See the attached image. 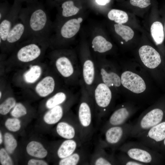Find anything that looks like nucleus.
Wrapping results in <instances>:
<instances>
[{
  "mask_svg": "<svg viewBox=\"0 0 165 165\" xmlns=\"http://www.w3.org/2000/svg\"><path fill=\"white\" fill-rule=\"evenodd\" d=\"M27 4L21 8L19 19L25 25L29 37L49 40L52 26L44 7L38 0Z\"/></svg>",
  "mask_w": 165,
  "mask_h": 165,
  "instance_id": "obj_1",
  "label": "nucleus"
},
{
  "mask_svg": "<svg viewBox=\"0 0 165 165\" xmlns=\"http://www.w3.org/2000/svg\"><path fill=\"white\" fill-rule=\"evenodd\" d=\"M80 96L76 116L80 131L82 145L90 141L94 131L93 118L95 110L93 98L82 84L80 82Z\"/></svg>",
  "mask_w": 165,
  "mask_h": 165,
  "instance_id": "obj_2",
  "label": "nucleus"
},
{
  "mask_svg": "<svg viewBox=\"0 0 165 165\" xmlns=\"http://www.w3.org/2000/svg\"><path fill=\"white\" fill-rule=\"evenodd\" d=\"M115 93L103 82L98 75L91 97L95 110V117L98 123L107 116L112 108Z\"/></svg>",
  "mask_w": 165,
  "mask_h": 165,
  "instance_id": "obj_3",
  "label": "nucleus"
},
{
  "mask_svg": "<svg viewBox=\"0 0 165 165\" xmlns=\"http://www.w3.org/2000/svg\"><path fill=\"white\" fill-rule=\"evenodd\" d=\"M55 59L56 69L63 78L72 86L79 85L81 73L79 64L73 54H59Z\"/></svg>",
  "mask_w": 165,
  "mask_h": 165,
  "instance_id": "obj_4",
  "label": "nucleus"
},
{
  "mask_svg": "<svg viewBox=\"0 0 165 165\" xmlns=\"http://www.w3.org/2000/svg\"><path fill=\"white\" fill-rule=\"evenodd\" d=\"M118 149L145 165L154 164L157 162L158 156L156 151L139 141L124 143Z\"/></svg>",
  "mask_w": 165,
  "mask_h": 165,
  "instance_id": "obj_5",
  "label": "nucleus"
},
{
  "mask_svg": "<svg viewBox=\"0 0 165 165\" xmlns=\"http://www.w3.org/2000/svg\"><path fill=\"white\" fill-rule=\"evenodd\" d=\"M133 125L132 124L126 123L109 127L102 133L104 138L99 139L98 144L105 148L118 149L130 137Z\"/></svg>",
  "mask_w": 165,
  "mask_h": 165,
  "instance_id": "obj_6",
  "label": "nucleus"
},
{
  "mask_svg": "<svg viewBox=\"0 0 165 165\" xmlns=\"http://www.w3.org/2000/svg\"><path fill=\"white\" fill-rule=\"evenodd\" d=\"M164 116L162 109L151 106L141 114L133 124L130 137L135 138L141 133L162 122Z\"/></svg>",
  "mask_w": 165,
  "mask_h": 165,
  "instance_id": "obj_7",
  "label": "nucleus"
},
{
  "mask_svg": "<svg viewBox=\"0 0 165 165\" xmlns=\"http://www.w3.org/2000/svg\"><path fill=\"white\" fill-rule=\"evenodd\" d=\"M49 43V40L29 37L25 44L17 50L15 57L19 61L27 63L34 61L41 56L43 46Z\"/></svg>",
  "mask_w": 165,
  "mask_h": 165,
  "instance_id": "obj_8",
  "label": "nucleus"
},
{
  "mask_svg": "<svg viewBox=\"0 0 165 165\" xmlns=\"http://www.w3.org/2000/svg\"><path fill=\"white\" fill-rule=\"evenodd\" d=\"M95 61L98 75L101 81L114 93L118 92L121 86V78L116 67L104 60Z\"/></svg>",
  "mask_w": 165,
  "mask_h": 165,
  "instance_id": "obj_9",
  "label": "nucleus"
},
{
  "mask_svg": "<svg viewBox=\"0 0 165 165\" xmlns=\"http://www.w3.org/2000/svg\"><path fill=\"white\" fill-rule=\"evenodd\" d=\"M136 111V108L131 104L125 103L119 105L113 111L102 127L101 133L110 127L126 123Z\"/></svg>",
  "mask_w": 165,
  "mask_h": 165,
  "instance_id": "obj_10",
  "label": "nucleus"
},
{
  "mask_svg": "<svg viewBox=\"0 0 165 165\" xmlns=\"http://www.w3.org/2000/svg\"><path fill=\"white\" fill-rule=\"evenodd\" d=\"M56 131L58 135L65 139L76 140L81 142L80 129L76 115L72 112H69L65 119L58 123Z\"/></svg>",
  "mask_w": 165,
  "mask_h": 165,
  "instance_id": "obj_11",
  "label": "nucleus"
},
{
  "mask_svg": "<svg viewBox=\"0 0 165 165\" xmlns=\"http://www.w3.org/2000/svg\"><path fill=\"white\" fill-rule=\"evenodd\" d=\"M135 138L139 142L156 151L159 143L165 138V121L141 133Z\"/></svg>",
  "mask_w": 165,
  "mask_h": 165,
  "instance_id": "obj_12",
  "label": "nucleus"
},
{
  "mask_svg": "<svg viewBox=\"0 0 165 165\" xmlns=\"http://www.w3.org/2000/svg\"><path fill=\"white\" fill-rule=\"evenodd\" d=\"M22 2L14 0L8 14L0 22V44L1 47H5L9 33L19 19V13L22 8Z\"/></svg>",
  "mask_w": 165,
  "mask_h": 165,
  "instance_id": "obj_13",
  "label": "nucleus"
},
{
  "mask_svg": "<svg viewBox=\"0 0 165 165\" xmlns=\"http://www.w3.org/2000/svg\"><path fill=\"white\" fill-rule=\"evenodd\" d=\"M121 86L135 94L144 92L146 85L143 78L138 74L129 71L123 72L120 75Z\"/></svg>",
  "mask_w": 165,
  "mask_h": 165,
  "instance_id": "obj_14",
  "label": "nucleus"
},
{
  "mask_svg": "<svg viewBox=\"0 0 165 165\" xmlns=\"http://www.w3.org/2000/svg\"><path fill=\"white\" fill-rule=\"evenodd\" d=\"M138 53L142 63L149 68H155L161 63L160 54L151 46L148 45L142 46L138 50Z\"/></svg>",
  "mask_w": 165,
  "mask_h": 165,
  "instance_id": "obj_15",
  "label": "nucleus"
},
{
  "mask_svg": "<svg viewBox=\"0 0 165 165\" xmlns=\"http://www.w3.org/2000/svg\"><path fill=\"white\" fill-rule=\"evenodd\" d=\"M89 165H119V163L113 153H108L105 148L98 143L94 152L90 155Z\"/></svg>",
  "mask_w": 165,
  "mask_h": 165,
  "instance_id": "obj_16",
  "label": "nucleus"
},
{
  "mask_svg": "<svg viewBox=\"0 0 165 165\" xmlns=\"http://www.w3.org/2000/svg\"><path fill=\"white\" fill-rule=\"evenodd\" d=\"M29 37V34L25 25L19 19L9 33L4 47H11L24 39Z\"/></svg>",
  "mask_w": 165,
  "mask_h": 165,
  "instance_id": "obj_17",
  "label": "nucleus"
},
{
  "mask_svg": "<svg viewBox=\"0 0 165 165\" xmlns=\"http://www.w3.org/2000/svg\"><path fill=\"white\" fill-rule=\"evenodd\" d=\"M88 150L82 145L69 156L60 160V165H89L90 156Z\"/></svg>",
  "mask_w": 165,
  "mask_h": 165,
  "instance_id": "obj_18",
  "label": "nucleus"
},
{
  "mask_svg": "<svg viewBox=\"0 0 165 165\" xmlns=\"http://www.w3.org/2000/svg\"><path fill=\"white\" fill-rule=\"evenodd\" d=\"M82 21V18L79 17L78 19H70L64 22L59 29V38L67 40L73 37L79 31L80 23Z\"/></svg>",
  "mask_w": 165,
  "mask_h": 165,
  "instance_id": "obj_19",
  "label": "nucleus"
},
{
  "mask_svg": "<svg viewBox=\"0 0 165 165\" xmlns=\"http://www.w3.org/2000/svg\"><path fill=\"white\" fill-rule=\"evenodd\" d=\"M82 145L79 141L65 139L60 144L57 149L56 155L57 157L60 160L67 157Z\"/></svg>",
  "mask_w": 165,
  "mask_h": 165,
  "instance_id": "obj_20",
  "label": "nucleus"
},
{
  "mask_svg": "<svg viewBox=\"0 0 165 165\" xmlns=\"http://www.w3.org/2000/svg\"><path fill=\"white\" fill-rule=\"evenodd\" d=\"M56 82L53 77L47 76L43 78L37 85L35 90L40 97H46L52 93L55 90Z\"/></svg>",
  "mask_w": 165,
  "mask_h": 165,
  "instance_id": "obj_21",
  "label": "nucleus"
},
{
  "mask_svg": "<svg viewBox=\"0 0 165 165\" xmlns=\"http://www.w3.org/2000/svg\"><path fill=\"white\" fill-rule=\"evenodd\" d=\"M75 95L70 92L68 93L63 91H58L47 100L46 104V107L50 109L64 103Z\"/></svg>",
  "mask_w": 165,
  "mask_h": 165,
  "instance_id": "obj_22",
  "label": "nucleus"
},
{
  "mask_svg": "<svg viewBox=\"0 0 165 165\" xmlns=\"http://www.w3.org/2000/svg\"><path fill=\"white\" fill-rule=\"evenodd\" d=\"M91 47L94 52L101 54L110 50L112 49L113 45L103 37L98 35L93 39Z\"/></svg>",
  "mask_w": 165,
  "mask_h": 165,
  "instance_id": "obj_23",
  "label": "nucleus"
},
{
  "mask_svg": "<svg viewBox=\"0 0 165 165\" xmlns=\"http://www.w3.org/2000/svg\"><path fill=\"white\" fill-rule=\"evenodd\" d=\"M150 32L152 38L156 45H160L163 43L165 33L161 22L159 21L153 22L150 26Z\"/></svg>",
  "mask_w": 165,
  "mask_h": 165,
  "instance_id": "obj_24",
  "label": "nucleus"
},
{
  "mask_svg": "<svg viewBox=\"0 0 165 165\" xmlns=\"http://www.w3.org/2000/svg\"><path fill=\"white\" fill-rule=\"evenodd\" d=\"M26 151L30 156L39 158H44L47 154V151L42 144L36 141L30 142L27 146Z\"/></svg>",
  "mask_w": 165,
  "mask_h": 165,
  "instance_id": "obj_25",
  "label": "nucleus"
},
{
  "mask_svg": "<svg viewBox=\"0 0 165 165\" xmlns=\"http://www.w3.org/2000/svg\"><path fill=\"white\" fill-rule=\"evenodd\" d=\"M115 31L126 42L132 40L134 35V32L129 26L124 24H116L114 25Z\"/></svg>",
  "mask_w": 165,
  "mask_h": 165,
  "instance_id": "obj_26",
  "label": "nucleus"
},
{
  "mask_svg": "<svg viewBox=\"0 0 165 165\" xmlns=\"http://www.w3.org/2000/svg\"><path fill=\"white\" fill-rule=\"evenodd\" d=\"M108 17L110 20L118 24H124L127 22L129 16L125 11L117 9H112L108 13Z\"/></svg>",
  "mask_w": 165,
  "mask_h": 165,
  "instance_id": "obj_27",
  "label": "nucleus"
},
{
  "mask_svg": "<svg viewBox=\"0 0 165 165\" xmlns=\"http://www.w3.org/2000/svg\"><path fill=\"white\" fill-rule=\"evenodd\" d=\"M42 72L41 68L39 66L33 65L24 74V79L27 83H33L39 78Z\"/></svg>",
  "mask_w": 165,
  "mask_h": 165,
  "instance_id": "obj_28",
  "label": "nucleus"
},
{
  "mask_svg": "<svg viewBox=\"0 0 165 165\" xmlns=\"http://www.w3.org/2000/svg\"><path fill=\"white\" fill-rule=\"evenodd\" d=\"M61 15L64 18H68L74 16L78 13L79 9L74 5L72 1H66L61 6Z\"/></svg>",
  "mask_w": 165,
  "mask_h": 165,
  "instance_id": "obj_29",
  "label": "nucleus"
},
{
  "mask_svg": "<svg viewBox=\"0 0 165 165\" xmlns=\"http://www.w3.org/2000/svg\"><path fill=\"white\" fill-rule=\"evenodd\" d=\"M4 143L6 150L9 154H12L17 146L16 140L11 134L6 133L4 135Z\"/></svg>",
  "mask_w": 165,
  "mask_h": 165,
  "instance_id": "obj_30",
  "label": "nucleus"
},
{
  "mask_svg": "<svg viewBox=\"0 0 165 165\" xmlns=\"http://www.w3.org/2000/svg\"><path fill=\"white\" fill-rule=\"evenodd\" d=\"M120 152L116 156L119 165H145L144 164L131 158L125 153Z\"/></svg>",
  "mask_w": 165,
  "mask_h": 165,
  "instance_id": "obj_31",
  "label": "nucleus"
},
{
  "mask_svg": "<svg viewBox=\"0 0 165 165\" xmlns=\"http://www.w3.org/2000/svg\"><path fill=\"white\" fill-rule=\"evenodd\" d=\"M15 98L10 97L7 98L0 105V113L2 115L7 114L16 105Z\"/></svg>",
  "mask_w": 165,
  "mask_h": 165,
  "instance_id": "obj_32",
  "label": "nucleus"
},
{
  "mask_svg": "<svg viewBox=\"0 0 165 165\" xmlns=\"http://www.w3.org/2000/svg\"><path fill=\"white\" fill-rule=\"evenodd\" d=\"M5 125L9 131L16 132L19 130L20 128V121L16 118H9L6 121Z\"/></svg>",
  "mask_w": 165,
  "mask_h": 165,
  "instance_id": "obj_33",
  "label": "nucleus"
},
{
  "mask_svg": "<svg viewBox=\"0 0 165 165\" xmlns=\"http://www.w3.org/2000/svg\"><path fill=\"white\" fill-rule=\"evenodd\" d=\"M27 113V110L25 106L21 103H19L16 104L11 114L13 117L18 118L25 115Z\"/></svg>",
  "mask_w": 165,
  "mask_h": 165,
  "instance_id": "obj_34",
  "label": "nucleus"
},
{
  "mask_svg": "<svg viewBox=\"0 0 165 165\" xmlns=\"http://www.w3.org/2000/svg\"><path fill=\"white\" fill-rule=\"evenodd\" d=\"M7 151L5 149L2 148L0 150V161L2 165H12L13 164V161Z\"/></svg>",
  "mask_w": 165,
  "mask_h": 165,
  "instance_id": "obj_35",
  "label": "nucleus"
},
{
  "mask_svg": "<svg viewBox=\"0 0 165 165\" xmlns=\"http://www.w3.org/2000/svg\"><path fill=\"white\" fill-rule=\"evenodd\" d=\"M130 3L134 6L145 8L151 4L150 0H130Z\"/></svg>",
  "mask_w": 165,
  "mask_h": 165,
  "instance_id": "obj_36",
  "label": "nucleus"
},
{
  "mask_svg": "<svg viewBox=\"0 0 165 165\" xmlns=\"http://www.w3.org/2000/svg\"><path fill=\"white\" fill-rule=\"evenodd\" d=\"M11 7L7 2H2L0 6V22L1 21L9 12Z\"/></svg>",
  "mask_w": 165,
  "mask_h": 165,
  "instance_id": "obj_37",
  "label": "nucleus"
},
{
  "mask_svg": "<svg viewBox=\"0 0 165 165\" xmlns=\"http://www.w3.org/2000/svg\"><path fill=\"white\" fill-rule=\"evenodd\" d=\"M28 165H47L48 164L43 160L32 159L28 161Z\"/></svg>",
  "mask_w": 165,
  "mask_h": 165,
  "instance_id": "obj_38",
  "label": "nucleus"
},
{
  "mask_svg": "<svg viewBox=\"0 0 165 165\" xmlns=\"http://www.w3.org/2000/svg\"><path fill=\"white\" fill-rule=\"evenodd\" d=\"M111 0H95L96 2L98 5L104 6L110 2Z\"/></svg>",
  "mask_w": 165,
  "mask_h": 165,
  "instance_id": "obj_39",
  "label": "nucleus"
},
{
  "mask_svg": "<svg viewBox=\"0 0 165 165\" xmlns=\"http://www.w3.org/2000/svg\"><path fill=\"white\" fill-rule=\"evenodd\" d=\"M14 0L18 1H20L21 2H26L27 3H28V2H30L33 1L35 0Z\"/></svg>",
  "mask_w": 165,
  "mask_h": 165,
  "instance_id": "obj_40",
  "label": "nucleus"
},
{
  "mask_svg": "<svg viewBox=\"0 0 165 165\" xmlns=\"http://www.w3.org/2000/svg\"><path fill=\"white\" fill-rule=\"evenodd\" d=\"M2 142V134L0 131V144H1Z\"/></svg>",
  "mask_w": 165,
  "mask_h": 165,
  "instance_id": "obj_41",
  "label": "nucleus"
},
{
  "mask_svg": "<svg viewBox=\"0 0 165 165\" xmlns=\"http://www.w3.org/2000/svg\"><path fill=\"white\" fill-rule=\"evenodd\" d=\"M163 144L164 146V147H165V138L163 140Z\"/></svg>",
  "mask_w": 165,
  "mask_h": 165,
  "instance_id": "obj_42",
  "label": "nucleus"
},
{
  "mask_svg": "<svg viewBox=\"0 0 165 165\" xmlns=\"http://www.w3.org/2000/svg\"><path fill=\"white\" fill-rule=\"evenodd\" d=\"M164 33H165V22L164 24Z\"/></svg>",
  "mask_w": 165,
  "mask_h": 165,
  "instance_id": "obj_43",
  "label": "nucleus"
},
{
  "mask_svg": "<svg viewBox=\"0 0 165 165\" xmlns=\"http://www.w3.org/2000/svg\"><path fill=\"white\" fill-rule=\"evenodd\" d=\"M2 94L1 91L0 92V98H1L2 96Z\"/></svg>",
  "mask_w": 165,
  "mask_h": 165,
  "instance_id": "obj_44",
  "label": "nucleus"
},
{
  "mask_svg": "<svg viewBox=\"0 0 165 165\" xmlns=\"http://www.w3.org/2000/svg\"><path fill=\"white\" fill-rule=\"evenodd\" d=\"M47 0H46V1H47Z\"/></svg>",
  "mask_w": 165,
  "mask_h": 165,
  "instance_id": "obj_45",
  "label": "nucleus"
}]
</instances>
